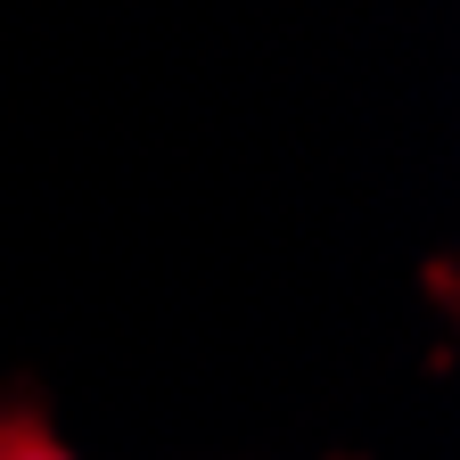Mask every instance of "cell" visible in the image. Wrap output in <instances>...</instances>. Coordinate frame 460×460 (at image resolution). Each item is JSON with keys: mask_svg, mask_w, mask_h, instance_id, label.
<instances>
[{"mask_svg": "<svg viewBox=\"0 0 460 460\" xmlns=\"http://www.w3.org/2000/svg\"><path fill=\"white\" fill-rule=\"evenodd\" d=\"M0 460H75V452L58 444V428H49L41 402L17 394V402H0Z\"/></svg>", "mask_w": 460, "mask_h": 460, "instance_id": "obj_1", "label": "cell"}]
</instances>
